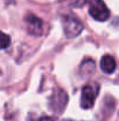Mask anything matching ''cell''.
<instances>
[{
    "instance_id": "1",
    "label": "cell",
    "mask_w": 119,
    "mask_h": 121,
    "mask_svg": "<svg viewBox=\"0 0 119 121\" xmlns=\"http://www.w3.org/2000/svg\"><path fill=\"white\" fill-rule=\"evenodd\" d=\"M67 102H68L67 93L61 88H56L53 92L51 96L49 98V108L54 114L60 115L63 113V111L67 106Z\"/></svg>"
},
{
    "instance_id": "2",
    "label": "cell",
    "mask_w": 119,
    "mask_h": 121,
    "mask_svg": "<svg viewBox=\"0 0 119 121\" xmlns=\"http://www.w3.org/2000/svg\"><path fill=\"white\" fill-rule=\"evenodd\" d=\"M99 92V86L96 82L88 83L83 87L82 94H81V106L84 109H89L93 106L95 100L98 95Z\"/></svg>"
},
{
    "instance_id": "3",
    "label": "cell",
    "mask_w": 119,
    "mask_h": 121,
    "mask_svg": "<svg viewBox=\"0 0 119 121\" xmlns=\"http://www.w3.org/2000/svg\"><path fill=\"white\" fill-rule=\"evenodd\" d=\"M62 20H63L62 22H63L64 34L67 35V38H75L83 31V24L77 17L73 14H68L63 17Z\"/></svg>"
},
{
    "instance_id": "4",
    "label": "cell",
    "mask_w": 119,
    "mask_h": 121,
    "mask_svg": "<svg viewBox=\"0 0 119 121\" xmlns=\"http://www.w3.org/2000/svg\"><path fill=\"white\" fill-rule=\"evenodd\" d=\"M88 2H89V13L93 19L98 21H105L109 19L110 11L103 0H88Z\"/></svg>"
},
{
    "instance_id": "5",
    "label": "cell",
    "mask_w": 119,
    "mask_h": 121,
    "mask_svg": "<svg viewBox=\"0 0 119 121\" xmlns=\"http://www.w3.org/2000/svg\"><path fill=\"white\" fill-rule=\"evenodd\" d=\"M25 22L27 25V31H28L29 34L36 35V37L42 35V33H43V22L40 18H38L36 15H34L32 13H28L25 17Z\"/></svg>"
},
{
    "instance_id": "6",
    "label": "cell",
    "mask_w": 119,
    "mask_h": 121,
    "mask_svg": "<svg viewBox=\"0 0 119 121\" xmlns=\"http://www.w3.org/2000/svg\"><path fill=\"white\" fill-rule=\"evenodd\" d=\"M116 67H117V64H116V60H115V58L112 55L106 54V55H104L102 58V60H100V68H102V71L104 73L111 74V73L115 72Z\"/></svg>"
},
{
    "instance_id": "7",
    "label": "cell",
    "mask_w": 119,
    "mask_h": 121,
    "mask_svg": "<svg viewBox=\"0 0 119 121\" xmlns=\"http://www.w3.org/2000/svg\"><path fill=\"white\" fill-rule=\"evenodd\" d=\"M81 71L84 74H91L95 71V62L92 60H90V59L89 60H85L82 64V66H81Z\"/></svg>"
},
{
    "instance_id": "8",
    "label": "cell",
    "mask_w": 119,
    "mask_h": 121,
    "mask_svg": "<svg viewBox=\"0 0 119 121\" xmlns=\"http://www.w3.org/2000/svg\"><path fill=\"white\" fill-rule=\"evenodd\" d=\"M2 40H1V48L2 49H5V48H7V46L11 43V38L6 34V33H2Z\"/></svg>"
},
{
    "instance_id": "9",
    "label": "cell",
    "mask_w": 119,
    "mask_h": 121,
    "mask_svg": "<svg viewBox=\"0 0 119 121\" xmlns=\"http://www.w3.org/2000/svg\"><path fill=\"white\" fill-rule=\"evenodd\" d=\"M40 121H54L51 118H48V117H43V118H41V120Z\"/></svg>"
}]
</instances>
